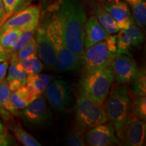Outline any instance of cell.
Masks as SVG:
<instances>
[{"mask_svg":"<svg viewBox=\"0 0 146 146\" xmlns=\"http://www.w3.org/2000/svg\"><path fill=\"white\" fill-rule=\"evenodd\" d=\"M56 16L62 29L67 48L81 62L85 51L86 13L81 0H60Z\"/></svg>","mask_w":146,"mask_h":146,"instance_id":"6da1fadb","label":"cell"},{"mask_svg":"<svg viewBox=\"0 0 146 146\" xmlns=\"http://www.w3.org/2000/svg\"><path fill=\"white\" fill-rule=\"evenodd\" d=\"M45 29L56 54L55 68L64 72L72 71L79 68L81 62L67 48L62 29L56 13Z\"/></svg>","mask_w":146,"mask_h":146,"instance_id":"7a4b0ae2","label":"cell"},{"mask_svg":"<svg viewBox=\"0 0 146 146\" xmlns=\"http://www.w3.org/2000/svg\"><path fill=\"white\" fill-rule=\"evenodd\" d=\"M113 81L114 76L110 65L99 70L85 73L79 84L81 94L100 104H104Z\"/></svg>","mask_w":146,"mask_h":146,"instance_id":"3957f363","label":"cell"},{"mask_svg":"<svg viewBox=\"0 0 146 146\" xmlns=\"http://www.w3.org/2000/svg\"><path fill=\"white\" fill-rule=\"evenodd\" d=\"M76 124L85 131L108 122L104 104L81 94L74 105Z\"/></svg>","mask_w":146,"mask_h":146,"instance_id":"277c9868","label":"cell"},{"mask_svg":"<svg viewBox=\"0 0 146 146\" xmlns=\"http://www.w3.org/2000/svg\"><path fill=\"white\" fill-rule=\"evenodd\" d=\"M105 100L104 108L106 114L108 121L114 127L129 115L131 101L127 88L125 86L114 85L110 90Z\"/></svg>","mask_w":146,"mask_h":146,"instance_id":"5b68a950","label":"cell"},{"mask_svg":"<svg viewBox=\"0 0 146 146\" xmlns=\"http://www.w3.org/2000/svg\"><path fill=\"white\" fill-rule=\"evenodd\" d=\"M117 55L106 39L87 47L84 51L81 61L83 74L108 66Z\"/></svg>","mask_w":146,"mask_h":146,"instance_id":"8992f818","label":"cell"},{"mask_svg":"<svg viewBox=\"0 0 146 146\" xmlns=\"http://www.w3.org/2000/svg\"><path fill=\"white\" fill-rule=\"evenodd\" d=\"M115 133L120 145L141 146L144 145L146 125L144 120L129 114L125 120L116 127Z\"/></svg>","mask_w":146,"mask_h":146,"instance_id":"52a82bcc","label":"cell"},{"mask_svg":"<svg viewBox=\"0 0 146 146\" xmlns=\"http://www.w3.org/2000/svg\"><path fill=\"white\" fill-rule=\"evenodd\" d=\"M45 96L52 108L59 112L68 108L72 101V87L62 80H56L45 89Z\"/></svg>","mask_w":146,"mask_h":146,"instance_id":"ba28073f","label":"cell"},{"mask_svg":"<svg viewBox=\"0 0 146 146\" xmlns=\"http://www.w3.org/2000/svg\"><path fill=\"white\" fill-rule=\"evenodd\" d=\"M40 18L39 9L35 5H31L11 17L0 28V33L9 29L21 31L36 30Z\"/></svg>","mask_w":146,"mask_h":146,"instance_id":"9c48e42d","label":"cell"},{"mask_svg":"<svg viewBox=\"0 0 146 146\" xmlns=\"http://www.w3.org/2000/svg\"><path fill=\"white\" fill-rule=\"evenodd\" d=\"M110 67L114 79L120 84L131 83L139 70L135 62L124 54L117 55L110 64Z\"/></svg>","mask_w":146,"mask_h":146,"instance_id":"30bf717a","label":"cell"},{"mask_svg":"<svg viewBox=\"0 0 146 146\" xmlns=\"http://www.w3.org/2000/svg\"><path fill=\"white\" fill-rule=\"evenodd\" d=\"M85 139L86 145L90 146L120 145L116 136L114 125L110 122H106L88 129Z\"/></svg>","mask_w":146,"mask_h":146,"instance_id":"8fae6325","label":"cell"},{"mask_svg":"<svg viewBox=\"0 0 146 146\" xmlns=\"http://www.w3.org/2000/svg\"><path fill=\"white\" fill-rule=\"evenodd\" d=\"M23 117L25 121L34 126L45 125L52 118V113L45 98L39 96L23 109Z\"/></svg>","mask_w":146,"mask_h":146,"instance_id":"7c38bea8","label":"cell"},{"mask_svg":"<svg viewBox=\"0 0 146 146\" xmlns=\"http://www.w3.org/2000/svg\"><path fill=\"white\" fill-rule=\"evenodd\" d=\"M117 33L116 45L118 55L127 54L133 47L141 45L145 39L142 31L133 24L129 28L120 30Z\"/></svg>","mask_w":146,"mask_h":146,"instance_id":"4fadbf2b","label":"cell"},{"mask_svg":"<svg viewBox=\"0 0 146 146\" xmlns=\"http://www.w3.org/2000/svg\"><path fill=\"white\" fill-rule=\"evenodd\" d=\"M103 8L116 21L120 30L129 28L134 23L127 4L123 1L116 0L104 4Z\"/></svg>","mask_w":146,"mask_h":146,"instance_id":"5bb4252c","label":"cell"},{"mask_svg":"<svg viewBox=\"0 0 146 146\" xmlns=\"http://www.w3.org/2000/svg\"><path fill=\"white\" fill-rule=\"evenodd\" d=\"M37 52L40 59L50 68H55L56 54L44 27L38 28L36 33Z\"/></svg>","mask_w":146,"mask_h":146,"instance_id":"9a60e30c","label":"cell"},{"mask_svg":"<svg viewBox=\"0 0 146 146\" xmlns=\"http://www.w3.org/2000/svg\"><path fill=\"white\" fill-rule=\"evenodd\" d=\"M10 58V65L8 68V76L5 79L11 91L14 92L26 84L27 74L22 67L17 54L12 53Z\"/></svg>","mask_w":146,"mask_h":146,"instance_id":"2e32d148","label":"cell"},{"mask_svg":"<svg viewBox=\"0 0 146 146\" xmlns=\"http://www.w3.org/2000/svg\"><path fill=\"white\" fill-rule=\"evenodd\" d=\"M109 35L102 27L96 18L90 17L85 23L84 39L85 50L91 45L105 40Z\"/></svg>","mask_w":146,"mask_h":146,"instance_id":"e0dca14e","label":"cell"},{"mask_svg":"<svg viewBox=\"0 0 146 146\" xmlns=\"http://www.w3.org/2000/svg\"><path fill=\"white\" fill-rule=\"evenodd\" d=\"M12 91L9 88L6 79L0 82V114L5 120L11 119V116H18L19 111L16 109L10 99Z\"/></svg>","mask_w":146,"mask_h":146,"instance_id":"ac0fdd59","label":"cell"},{"mask_svg":"<svg viewBox=\"0 0 146 146\" xmlns=\"http://www.w3.org/2000/svg\"><path fill=\"white\" fill-rule=\"evenodd\" d=\"M52 80V76L45 74H36L27 75L25 85L28 87L36 98L41 96Z\"/></svg>","mask_w":146,"mask_h":146,"instance_id":"d6986e66","label":"cell"},{"mask_svg":"<svg viewBox=\"0 0 146 146\" xmlns=\"http://www.w3.org/2000/svg\"><path fill=\"white\" fill-rule=\"evenodd\" d=\"M10 99L14 107L19 110L25 109L35 100L36 98L25 85L14 92H12Z\"/></svg>","mask_w":146,"mask_h":146,"instance_id":"ffe728a7","label":"cell"},{"mask_svg":"<svg viewBox=\"0 0 146 146\" xmlns=\"http://www.w3.org/2000/svg\"><path fill=\"white\" fill-rule=\"evenodd\" d=\"M96 13L97 20L108 33L115 35L119 31V29L116 21L103 7H98Z\"/></svg>","mask_w":146,"mask_h":146,"instance_id":"44dd1931","label":"cell"},{"mask_svg":"<svg viewBox=\"0 0 146 146\" xmlns=\"http://www.w3.org/2000/svg\"><path fill=\"white\" fill-rule=\"evenodd\" d=\"M9 128L16 138L25 146H41V144L33 136L27 133L21 126L16 123H11Z\"/></svg>","mask_w":146,"mask_h":146,"instance_id":"7402d4cb","label":"cell"},{"mask_svg":"<svg viewBox=\"0 0 146 146\" xmlns=\"http://www.w3.org/2000/svg\"><path fill=\"white\" fill-rule=\"evenodd\" d=\"M85 129L76 124L71 127L67 133L66 144L70 146H83L86 145L85 139Z\"/></svg>","mask_w":146,"mask_h":146,"instance_id":"603a6c76","label":"cell"},{"mask_svg":"<svg viewBox=\"0 0 146 146\" xmlns=\"http://www.w3.org/2000/svg\"><path fill=\"white\" fill-rule=\"evenodd\" d=\"M20 62L27 75L39 74L43 68V63L37 57V55L20 60Z\"/></svg>","mask_w":146,"mask_h":146,"instance_id":"cb8c5ba5","label":"cell"},{"mask_svg":"<svg viewBox=\"0 0 146 146\" xmlns=\"http://www.w3.org/2000/svg\"><path fill=\"white\" fill-rule=\"evenodd\" d=\"M129 114L139 119L145 121L146 118V98L145 96H139L131 104H130Z\"/></svg>","mask_w":146,"mask_h":146,"instance_id":"d4e9b609","label":"cell"},{"mask_svg":"<svg viewBox=\"0 0 146 146\" xmlns=\"http://www.w3.org/2000/svg\"><path fill=\"white\" fill-rule=\"evenodd\" d=\"M131 90L133 94L138 96H145L146 75L145 69H139L134 79L133 80Z\"/></svg>","mask_w":146,"mask_h":146,"instance_id":"484cf974","label":"cell"},{"mask_svg":"<svg viewBox=\"0 0 146 146\" xmlns=\"http://www.w3.org/2000/svg\"><path fill=\"white\" fill-rule=\"evenodd\" d=\"M133 10V18L140 28L143 29L146 23V3L145 0H141L136 4L131 5Z\"/></svg>","mask_w":146,"mask_h":146,"instance_id":"4316f807","label":"cell"},{"mask_svg":"<svg viewBox=\"0 0 146 146\" xmlns=\"http://www.w3.org/2000/svg\"><path fill=\"white\" fill-rule=\"evenodd\" d=\"M22 31L18 29H9L4 32L0 33V44L10 52L16 39Z\"/></svg>","mask_w":146,"mask_h":146,"instance_id":"83f0119b","label":"cell"},{"mask_svg":"<svg viewBox=\"0 0 146 146\" xmlns=\"http://www.w3.org/2000/svg\"><path fill=\"white\" fill-rule=\"evenodd\" d=\"M35 31L36 30L22 31L13 46L11 48V54L12 53H17L18 50H21L22 47L25 46L28 42L30 41L34 37Z\"/></svg>","mask_w":146,"mask_h":146,"instance_id":"f1b7e54d","label":"cell"},{"mask_svg":"<svg viewBox=\"0 0 146 146\" xmlns=\"http://www.w3.org/2000/svg\"><path fill=\"white\" fill-rule=\"evenodd\" d=\"M16 54H17V56L19 60L37 55V43H36L35 38H33L25 46L18 50Z\"/></svg>","mask_w":146,"mask_h":146,"instance_id":"f546056e","label":"cell"},{"mask_svg":"<svg viewBox=\"0 0 146 146\" xmlns=\"http://www.w3.org/2000/svg\"><path fill=\"white\" fill-rule=\"evenodd\" d=\"M4 10L5 12V16H10L14 13L19 5L21 4L23 0H1Z\"/></svg>","mask_w":146,"mask_h":146,"instance_id":"4dcf8cb0","label":"cell"},{"mask_svg":"<svg viewBox=\"0 0 146 146\" xmlns=\"http://www.w3.org/2000/svg\"><path fill=\"white\" fill-rule=\"evenodd\" d=\"M14 145V141L10 136L5 133H0V146H8Z\"/></svg>","mask_w":146,"mask_h":146,"instance_id":"1f68e13d","label":"cell"},{"mask_svg":"<svg viewBox=\"0 0 146 146\" xmlns=\"http://www.w3.org/2000/svg\"><path fill=\"white\" fill-rule=\"evenodd\" d=\"M11 52L7 49L3 47L0 44V63L3 62L5 61H8L10 58Z\"/></svg>","mask_w":146,"mask_h":146,"instance_id":"d6a6232c","label":"cell"},{"mask_svg":"<svg viewBox=\"0 0 146 146\" xmlns=\"http://www.w3.org/2000/svg\"><path fill=\"white\" fill-rule=\"evenodd\" d=\"M8 68V61H5L3 62L0 63V82L5 78Z\"/></svg>","mask_w":146,"mask_h":146,"instance_id":"836d02e7","label":"cell"},{"mask_svg":"<svg viewBox=\"0 0 146 146\" xmlns=\"http://www.w3.org/2000/svg\"><path fill=\"white\" fill-rule=\"evenodd\" d=\"M5 16V12L4 10V7H3V3L1 0H0V23L2 22L3 18Z\"/></svg>","mask_w":146,"mask_h":146,"instance_id":"e575fe53","label":"cell"},{"mask_svg":"<svg viewBox=\"0 0 146 146\" xmlns=\"http://www.w3.org/2000/svg\"><path fill=\"white\" fill-rule=\"evenodd\" d=\"M125 1L128 3H129L131 5H133L136 4V3H137L139 2H140L141 0H125Z\"/></svg>","mask_w":146,"mask_h":146,"instance_id":"d590c367","label":"cell"},{"mask_svg":"<svg viewBox=\"0 0 146 146\" xmlns=\"http://www.w3.org/2000/svg\"><path fill=\"white\" fill-rule=\"evenodd\" d=\"M5 133V129L4 126H3L2 122L0 120V133Z\"/></svg>","mask_w":146,"mask_h":146,"instance_id":"8d00e7d4","label":"cell"},{"mask_svg":"<svg viewBox=\"0 0 146 146\" xmlns=\"http://www.w3.org/2000/svg\"><path fill=\"white\" fill-rule=\"evenodd\" d=\"M1 22L0 23V28H1Z\"/></svg>","mask_w":146,"mask_h":146,"instance_id":"74e56055","label":"cell"}]
</instances>
